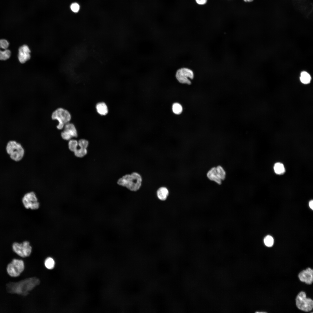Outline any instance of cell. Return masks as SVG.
<instances>
[{"label":"cell","mask_w":313,"mask_h":313,"mask_svg":"<svg viewBox=\"0 0 313 313\" xmlns=\"http://www.w3.org/2000/svg\"><path fill=\"white\" fill-rule=\"evenodd\" d=\"M245 2H250L252 1L253 0H243Z\"/></svg>","instance_id":"cell-29"},{"label":"cell","mask_w":313,"mask_h":313,"mask_svg":"<svg viewBox=\"0 0 313 313\" xmlns=\"http://www.w3.org/2000/svg\"><path fill=\"white\" fill-rule=\"evenodd\" d=\"M6 271L10 276L17 277L19 276L25 269L24 261L21 259L14 258L6 267Z\"/></svg>","instance_id":"cell-4"},{"label":"cell","mask_w":313,"mask_h":313,"mask_svg":"<svg viewBox=\"0 0 313 313\" xmlns=\"http://www.w3.org/2000/svg\"><path fill=\"white\" fill-rule=\"evenodd\" d=\"M13 252L20 257H27L30 255L32 248L28 241H24L22 243L14 242L12 246Z\"/></svg>","instance_id":"cell-6"},{"label":"cell","mask_w":313,"mask_h":313,"mask_svg":"<svg viewBox=\"0 0 313 313\" xmlns=\"http://www.w3.org/2000/svg\"><path fill=\"white\" fill-rule=\"evenodd\" d=\"M301 281L308 284H311L313 281V270L310 268L301 271L299 274Z\"/></svg>","instance_id":"cell-11"},{"label":"cell","mask_w":313,"mask_h":313,"mask_svg":"<svg viewBox=\"0 0 313 313\" xmlns=\"http://www.w3.org/2000/svg\"><path fill=\"white\" fill-rule=\"evenodd\" d=\"M196 2L199 5H204L206 3L207 0H196Z\"/></svg>","instance_id":"cell-27"},{"label":"cell","mask_w":313,"mask_h":313,"mask_svg":"<svg viewBox=\"0 0 313 313\" xmlns=\"http://www.w3.org/2000/svg\"><path fill=\"white\" fill-rule=\"evenodd\" d=\"M22 202L24 207L27 209L36 210L40 206L36 195L33 192L25 194L22 199Z\"/></svg>","instance_id":"cell-9"},{"label":"cell","mask_w":313,"mask_h":313,"mask_svg":"<svg viewBox=\"0 0 313 313\" xmlns=\"http://www.w3.org/2000/svg\"><path fill=\"white\" fill-rule=\"evenodd\" d=\"M70 8L72 11L74 12H78L80 9L79 5L76 3H74L72 4Z\"/></svg>","instance_id":"cell-25"},{"label":"cell","mask_w":313,"mask_h":313,"mask_svg":"<svg viewBox=\"0 0 313 313\" xmlns=\"http://www.w3.org/2000/svg\"><path fill=\"white\" fill-rule=\"evenodd\" d=\"M68 145L70 150L74 152L77 148L78 141L75 139H71L69 141Z\"/></svg>","instance_id":"cell-21"},{"label":"cell","mask_w":313,"mask_h":313,"mask_svg":"<svg viewBox=\"0 0 313 313\" xmlns=\"http://www.w3.org/2000/svg\"><path fill=\"white\" fill-rule=\"evenodd\" d=\"M296 301L297 307L302 311L308 312L313 309V301L311 299L306 297L304 292H301L298 294Z\"/></svg>","instance_id":"cell-7"},{"label":"cell","mask_w":313,"mask_h":313,"mask_svg":"<svg viewBox=\"0 0 313 313\" xmlns=\"http://www.w3.org/2000/svg\"><path fill=\"white\" fill-rule=\"evenodd\" d=\"M172 110L174 114H179L182 112L183 108L182 106L180 104L175 103L173 105Z\"/></svg>","instance_id":"cell-22"},{"label":"cell","mask_w":313,"mask_h":313,"mask_svg":"<svg viewBox=\"0 0 313 313\" xmlns=\"http://www.w3.org/2000/svg\"><path fill=\"white\" fill-rule=\"evenodd\" d=\"M61 135L62 138L66 140H69L72 138L69 134L64 130L61 132Z\"/></svg>","instance_id":"cell-26"},{"label":"cell","mask_w":313,"mask_h":313,"mask_svg":"<svg viewBox=\"0 0 313 313\" xmlns=\"http://www.w3.org/2000/svg\"><path fill=\"white\" fill-rule=\"evenodd\" d=\"M0 46V60H6L8 59L11 55V52L8 50H2Z\"/></svg>","instance_id":"cell-18"},{"label":"cell","mask_w":313,"mask_h":313,"mask_svg":"<svg viewBox=\"0 0 313 313\" xmlns=\"http://www.w3.org/2000/svg\"><path fill=\"white\" fill-rule=\"evenodd\" d=\"M274 170L275 172L278 174H281L285 172V169L283 165L280 163H276L274 166Z\"/></svg>","instance_id":"cell-17"},{"label":"cell","mask_w":313,"mask_h":313,"mask_svg":"<svg viewBox=\"0 0 313 313\" xmlns=\"http://www.w3.org/2000/svg\"><path fill=\"white\" fill-rule=\"evenodd\" d=\"M142 179L138 173L134 172L125 175L117 181L119 185L125 187L132 191H136L141 187Z\"/></svg>","instance_id":"cell-2"},{"label":"cell","mask_w":313,"mask_h":313,"mask_svg":"<svg viewBox=\"0 0 313 313\" xmlns=\"http://www.w3.org/2000/svg\"><path fill=\"white\" fill-rule=\"evenodd\" d=\"M309 206L312 210L313 209V201L312 200H311L309 203Z\"/></svg>","instance_id":"cell-28"},{"label":"cell","mask_w":313,"mask_h":313,"mask_svg":"<svg viewBox=\"0 0 313 313\" xmlns=\"http://www.w3.org/2000/svg\"><path fill=\"white\" fill-rule=\"evenodd\" d=\"M64 130L69 134L72 137H77L78 135L76 129L74 125L69 122L66 123L64 127Z\"/></svg>","instance_id":"cell-13"},{"label":"cell","mask_w":313,"mask_h":313,"mask_svg":"<svg viewBox=\"0 0 313 313\" xmlns=\"http://www.w3.org/2000/svg\"><path fill=\"white\" fill-rule=\"evenodd\" d=\"M40 283L35 277H30L15 282H10L6 285L7 293L25 296Z\"/></svg>","instance_id":"cell-1"},{"label":"cell","mask_w":313,"mask_h":313,"mask_svg":"<svg viewBox=\"0 0 313 313\" xmlns=\"http://www.w3.org/2000/svg\"><path fill=\"white\" fill-rule=\"evenodd\" d=\"M44 264L46 267L47 269L51 270L54 268L55 263L53 258L48 257L45 260Z\"/></svg>","instance_id":"cell-20"},{"label":"cell","mask_w":313,"mask_h":313,"mask_svg":"<svg viewBox=\"0 0 313 313\" xmlns=\"http://www.w3.org/2000/svg\"><path fill=\"white\" fill-rule=\"evenodd\" d=\"M169 193L168 188L165 187H161L157 190L156 194L158 198L161 201H165L167 199Z\"/></svg>","instance_id":"cell-14"},{"label":"cell","mask_w":313,"mask_h":313,"mask_svg":"<svg viewBox=\"0 0 313 313\" xmlns=\"http://www.w3.org/2000/svg\"><path fill=\"white\" fill-rule=\"evenodd\" d=\"M78 144L80 148L87 149L89 145V142L86 139H81L78 141Z\"/></svg>","instance_id":"cell-24"},{"label":"cell","mask_w":313,"mask_h":313,"mask_svg":"<svg viewBox=\"0 0 313 313\" xmlns=\"http://www.w3.org/2000/svg\"><path fill=\"white\" fill-rule=\"evenodd\" d=\"M300 80L303 83L307 84L310 83L311 77L310 74L306 71H303L301 74Z\"/></svg>","instance_id":"cell-16"},{"label":"cell","mask_w":313,"mask_h":313,"mask_svg":"<svg viewBox=\"0 0 313 313\" xmlns=\"http://www.w3.org/2000/svg\"><path fill=\"white\" fill-rule=\"evenodd\" d=\"M87 149L80 148H77L74 152L75 155L77 157L81 158L85 156L87 153Z\"/></svg>","instance_id":"cell-19"},{"label":"cell","mask_w":313,"mask_h":313,"mask_svg":"<svg viewBox=\"0 0 313 313\" xmlns=\"http://www.w3.org/2000/svg\"><path fill=\"white\" fill-rule=\"evenodd\" d=\"M264 242L266 246L269 247H271L273 244L274 239L271 236L267 235L264 238Z\"/></svg>","instance_id":"cell-23"},{"label":"cell","mask_w":313,"mask_h":313,"mask_svg":"<svg viewBox=\"0 0 313 313\" xmlns=\"http://www.w3.org/2000/svg\"><path fill=\"white\" fill-rule=\"evenodd\" d=\"M194 73L191 69L186 68H182L178 70L175 77L180 83L190 85L191 83L190 79H192L194 77Z\"/></svg>","instance_id":"cell-10"},{"label":"cell","mask_w":313,"mask_h":313,"mask_svg":"<svg viewBox=\"0 0 313 313\" xmlns=\"http://www.w3.org/2000/svg\"><path fill=\"white\" fill-rule=\"evenodd\" d=\"M207 176L210 180L221 184L225 178L226 172L223 168L219 165L211 168L207 172Z\"/></svg>","instance_id":"cell-8"},{"label":"cell","mask_w":313,"mask_h":313,"mask_svg":"<svg viewBox=\"0 0 313 313\" xmlns=\"http://www.w3.org/2000/svg\"><path fill=\"white\" fill-rule=\"evenodd\" d=\"M97 112L101 115H106L108 113V108L106 104L104 102L97 103L96 106Z\"/></svg>","instance_id":"cell-15"},{"label":"cell","mask_w":313,"mask_h":313,"mask_svg":"<svg viewBox=\"0 0 313 313\" xmlns=\"http://www.w3.org/2000/svg\"><path fill=\"white\" fill-rule=\"evenodd\" d=\"M30 50L28 47L24 45L19 48V50L18 59L21 63H24L30 58Z\"/></svg>","instance_id":"cell-12"},{"label":"cell","mask_w":313,"mask_h":313,"mask_svg":"<svg viewBox=\"0 0 313 313\" xmlns=\"http://www.w3.org/2000/svg\"><path fill=\"white\" fill-rule=\"evenodd\" d=\"M6 151L10 158L15 162L21 160L25 154V150L22 145L14 140H11L7 142Z\"/></svg>","instance_id":"cell-3"},{"label":"cell","mask_w":313,"mask_h":313,"mask_svg":"<svg viewBox=\"0 0 313 313\" xmlns=\"http://www.w3.org/2000/svg\"><path fill=\"white\" fill-rule=\"evenodd\" d=\"M51 117L53 120L58 121V124L57 127L59 130L63 128L65 125L69 122L71 118L70 113L67 110L60 108L53 112Z\"/></svg>","instance_id":"cell-5"}]
</instances>
